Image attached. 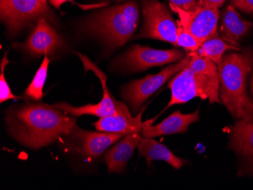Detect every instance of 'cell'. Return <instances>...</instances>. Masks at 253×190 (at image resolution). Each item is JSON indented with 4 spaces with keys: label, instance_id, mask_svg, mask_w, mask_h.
Masks as SVG:
<instances>
[{
    "label": "cell",
    "instance_id": "4",
    "mask_svg": "<svg viewBox=\"0 0 253 190\" xmlns=\"http://www.w3.org/2000/svg\"><path fill=\"white\" fill-rule=\"evenodd\" d=\"M140 19L135 1L103 8L86 21L87 31L102 38L112 48L123 46L133 36Z\"/></svg>",
    "mask_w": 253,
    "mask_h": 190
},
{
    "label": "cell",
    "instance_id": "22",
    "mask_svg": "<svg viewBox=\"0 0 253 190\" xmlns=\"http://www.w3.org/2000/svg\"><path fill=\"white\" fill-rule=\"evenodd\" d=\"M9 63L8 58H7V52H5L4 55L3 59L1 62V75H0V103H2L4 102L9 100V99H17L18 97L14 96L11 93V89L7 83L6 79L5 76V67Z\"/></svg>",
    "mask_w": 253,
    "mask_h": 190
},
{
    "label": "cell",
    "instance_id": "5",
    "mask_svg": "<svg viewBox=\"0 0 253 190\" xmlns=\"http://www.w3.org/2000/svg\"><path fill=\"white\" fill-rule=\"evenodd\" d=\"M191 59V54H187L181 61L169 65L159 73L146 75L145 77L133 80L124 86L122 90V98L128 103L133 114L140 113V109L146 100L156 93L161 86L183 70Z\"/></svg>",
    "mask_w": 253,
    "mask_h": 190
},
{
    "label": "cell",
    "instance_id": "16",
    "mask_svg": "<svg viewBox=\"0 0 253 190\" xmlns=\"http://www.w3.org/2000/svg\"><path fill=\"white\" fill-rule=\"evenodd\" d=\"M141 132L127 134L120 142L108 150L104 161L110 173H122L133 155L141 140Z\"/></svg>",
    "mask_w": 253,
    "mask_h": 190
},
{
    "label": "cell",
    "instance_id": "21",
    "mask_svg": "<svg viewBox=\"0 0 253 190\" xmlns=\"http://www.w3.org/2000/svg\"><path fill=\"white\" fill-rule=\"evenodd\" d=\"M177 23L178 26L177 47L183 48L188 53L198 50L199 48L201 46L202 42L193 37L187 30L184 29L179 21H177Z\"/></svg>",
    "mask_w": 253,
    "mask_h": 190
},
{
    "label": "cell",
    "instance_id": "17",
    "mask_svg": "<svg viewBox=\"0 0 253 190\" xmlns=\"http://www.w3.org/2000/svg\"><path fill=\"white\" fill-rule=\"evenodd\" d=\"M253 27V23L241 18L236 8L229 5L224 10L218 33L220 38L227 43L236 47L242 48L239 45V41Z\"/></svg>",
    "mask_w": 253,
    "mask_h": 190
},
{
    "label": "cell",
    "instance_id": "18",
    "mask_svg": "<svg viewBox=\"0 0 253 190\" xmlns=\"http://www.w3.org/2000/svg\"><path fill=\"white\" fill-rule=\"evenodd\" d=\"M140 157H144L148 167L151 166L153 161H164L170 164L174 169H180L183 166L184 160L178 158L169 150L166 146L158 143L152 138L143 137L138 146Z\"/></svg>",
    "mask_w": 253,
    "mask_h": 190
},
{
    "label": "cell",
    "instance_id": "14",
    "mask_svg": "<svg viewBox=\"0 0 253 190\" xmlns=\"http://www.w3.org/2000/svg\"><path fill=\"white\" fill-rule=\"evenodd\" d=\"M71 133L78 140L79 152L88 158H99L112 144L126 136L124 133L86 131L77 125Z\"/></svg>",
    "mask_w": 253,
    "mask_h": 190
},
{
    "label": "cell",
    "instance_id": "10",
    "mask_svg": "<svg viewBox=\"0 0 253 190\" xmlns=\"http://www.w3.org/2000/svg\"><path fill=\"white\" fill-rule=\"evenodd\" d=\"M79 57L82 59L86 70H91L94 72L95 75L98 76L102 83V89H103V96L102 100L96 105H86L82 107H74L71 105L65 103H56L52 105L56 109L64 111L68 114H72L75 117H80L83 114H89V115L96 116V117H104L107 116L115 115L118 114L116 103L114 98L111 96L109 89L106 86V76L105 74L99 70V68L94 64L92 63L85 55L78 53Z\"/></svg>",
    "mask_w": 253,
    "mask_h": 190
},
{
    "label": "cell",
    "instance_id": "15",
    "mask_svg": "<svg viewBox=\"0 0 253 190\" xmlns=\"http://www.w3.org/2000/svg\"><path fill=\"white\" fill-rule=\"evenodd\" d=\"M200 120V109L191 114H182L177 110L165 119L160 124L153 126L150 121L142 124L141 135L146 138L170 135L174 133H183L187 132L190 124Z\"/></svg>",
    "mask_w": 253,
    "mask_h": 190
},
{
    "label": "cell",
    "instance_id": "3",
    "mask_svg": "<svg viewBox=\"0 0 253 190\" xmlns=\"http://www.w3.org/2000/svg\"><path fill=\"white\" fill-rule=\"evenodd\" d=\"M192 59L188 65L169 82L171 99L165 110L170 106L183 104L196 97L209 99L211 104L221 103L219 76L217 66L197 51L190 52Z\"/></svg>",
    "mask_w": 253,
    "mask_h": 190
},
{
    "label": "cell",
    "instance_id": "27",
    "mask_svg": "<svg viewBox=\"0 0 253 190\" xmlns=\"http://www.w3.org/2000/svg\"><path fill=\"white\" fill-rule=\"evenodd\" d=\"M250 93L253 96V74L252 75L251 80H250Z\"/></svg>",
    "mask_w": 253,
    "mask_h": 190
},
{
    "label": "cell",
    "instance_id": "6",
    "mask_svg": "<svg viewBox=\"0 0 253 190\" xmlns=\"http://www.w3.org/2000/svg\"><path fill=\"white\" fill-rule=\"evenodd\" d=\"M0 16L11 36L41 18H49L46 0H0Z\"/></svg>",
    "mask_w": 253,
    "mask_h": 190
},
{
    "label": "cell",
    "instance_id": "9",
    "mask_svg": "<svg viewBox=\"0 0 253 190\" xmlns=\"http://www.w3.org/2000/svg\"><path fill=\"white\" fill-rule=\"evenodd\" d=\"M170 7L173 12L178 15L179 22L183 28L202 43L219 35L217 31L219 8L200 3L192 11H185L171 3Z\"/></svg>",
    "mask_w": 253,
    "mask_h": 190
},
{
    "label": "cell",
    "instance_id": "19",
    "mask_svg": "<svg viewBox=\"0 0 253 190\" xmlns=\"http://www.w3.org/2000/svg\"><path fill=\"white\" fill-rule=\"evenodd\" d=\"M228 50L242 51V48L236 47L221 39L219 35L203 42L197 51L199 55L212 61L216 65L221 63L225 52Z\"/></svg>",
    "mask_w": 253,
    "mask_h": 190
},
{
    "label": "cell",
    "instance_id": "7",
    "mask_svg": "<svg viewBox=\"0 0 253 190\" xmlns=\"http://www.w3.org/2000/svg\"><path fill=\"white\" fill-rule=\"evenodd\" d=\"M142 8L144 21L136 39H159L177 47L178 26L167 6L159 0H144Z\"/></svg>",
    "mask_w": 253,
    "mask_h": 190
},
{
    "label": "cell",
    "instance_id": "2",
    "mask_svg": "<svg viewBox=\"0 0 253 190\" xmlns=\"http://www.w3.org/2000/svg\"><path fill=\"white\" fill-rule=\"evenodd\" d=\"M253 69V49L223 56L217 65L221 103L237 120L253 121V98L247 93V78Z\"/></svg>",
    "mask_w": 253,
    "mask_h": 190
},
{
    "label": "cell",
    "instance_id": "12",
    "mask_svg": "<svg viewBox=\"0 0 253 190\" xmlns=\"http://www.w3.org/2000/svg\"><path fill=\"white\" fill-rule=\"evenodd\" d=\"M117 109L118 114L115 115L100 117L94 124L96 130L99 132L124 133L125 135L141 132L142 114L146 107L143 108L136 117L130 114L128 107L125 103L114 99Z\"/></svg>",
    "mask_w": 253,
    "mask_h": 190
},
{
    "label": "cell",
    "instance_id": "20",
    "mask_svg": "<svg viewBox=\"0 0 253 190\" xmlns=\"http://www.w3.org/2000/svg\"><path fill=\"white\" fill-rule=\"evenodd\" d=\"M49 65V59L47 55H44L43 61L40 67L39 70L34 76L32 82L29 85L26 90L25 95L27 97L32 99L35 101H39L43 97L44 84H45L46 76H47L48 67Z\"/></svg>",
    "mask_w": 253,
    "mask_h": 190
},
{
    "label": "cell",
    "instance_id": "25",
    "mask_svg": "<svg viewBox=\"0 0 253 190\" xmlns=\"http://www.w3.org/2000/svg\"><path fill=\"white\" fill-rule=\"evenodd\" d=\"M170 3L180 7L185 11H192L197 8L199 4L198 0H169Z\"/></svg>",
    "mask_w": 253,
    "mask_h": 190
},
{
    "label": "cell",
    "instance_id": "11",
    "mask_svg": "<svg viewBox=\"0 0 253 190\" xmlns=\"http://www.w3.org/2000/svg\"><path fill=\"white\" fill-rule=\"evenodd\" d=\"M63 43V39L57 31L50 26L45 18H41L28 39L23 43H15L14 46L33 56H40L52 55Z\"/></svg>",
    "mask_w": 253,
    "mask_h": 190
},
{
    "label": "cell",
    "instance_id": "1",
    "mask_svg": "<svg viewBox=\"0 0 253 190\" xmlns=\"http://www.w3.org/2000/svg\"><path fill=\"white\" fill-rule=\"evenodd\" d=\"M65 113L52 105L26 104L8 109L5 121L12 138L24 147L39 150L71 134L76 120Z\"/></svg>",
    "mask_w": 253,
    "mask_h": 190
},
{
    "label": "cell",
    "instance_id": "26",
    "mask_svg": "<svg viewBox=\"0 0 253 190\" xmlns=\"http://www.w3.org/2000/svg\"><path fill=\"white\" fill-rule=\"evenodd\" d=\"M225 1L226 0H199V3L219 8Z\"/></svg>",
    "mask_w": 253,
    "mask_h": 190
},
{
    "label": "cell",
    "instance_id": "23",
    "mask_svg": "<svg viewBox=\"0 0 253 190\" xmlns=\"http://www.w3.org/2000/svg\"><path fill=\"white\" fill-rule=\"evenodd\" d=\"M50 3L53 5L55 8H60L61 5L65 2H72V3L75 4V5H78L80 8H82V9H92V8H100V7H106V5H109L108 2H102V3L98 4H91V5H83V4H78L75 2L74 0H49Z\"/></svg>",
    "mask_w": 253,
    "mask_h": 190
},
{
    "label": "cell",
    "instance_id": "28",
    "mask_svg": "<svg viewBox=\"0 0 253 190\" xmlns=\"http://www.w3.org/2000/svg\"><path fill=\"white\" fill-rule=\"evenodd\" d=\"M115 1H117V2H122V1H125V0H115Z\"/></svg>",
    "mask_w": 253,
    "mask_h": 190
},
{
    "label": "cell",
    "instance_id": "13",
    "mask_svg": "<svg viewBox=\"0 0 253 190\" xmlns=\"http://www.w3.org/2000/svg\"><path fill=\"white\" fill-rule=\"evenodd\" d=\"M230 130L229 147L242 158L241 171L253 176V121L238 120Z\"/></svg>",
    "mask_w": 253,
    "mask_h": 190
},
{
    "label": "cell",
    "instance_id": "8",
    "mask_svg": "<svg viewBox=\"0 0 253 190\" xmlns=\"http://www.w3.org/2000/svg\"><path fill=\"white\" fill-rule=\"evenodd\" d=\"M180 49H156L134 45L115 61V68L129 72H143L153 67L177 63L185 56Z\"/></svg>",
    "mask_w": 253,
    "mask_h": 190
},
{
    "label": "cell",
    "instance_id": "24",
    "mask_svg": "<svg viewBox=\"0 0 253 190\" xmlns=\"http://www.w3.org/2000/svg\"><path fill=\"white\" fill-rule=\"evenodd\" d=\"M231 5L245 13L253 15V0H231Z\"/></svg>",
    "mask_w": 253,
    "mask_h": 190
}]
</instances>
